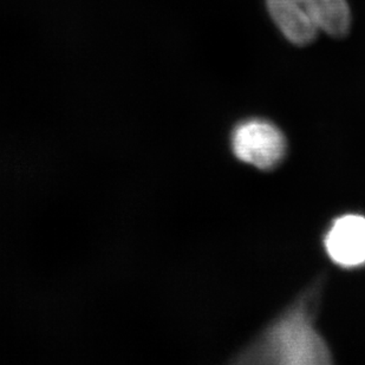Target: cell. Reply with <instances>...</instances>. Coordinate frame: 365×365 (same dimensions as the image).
<instances>
[{
	"instance_id": "6da1fadb",
	"label": "cell",
	"mask_w": 365,
	"mask_h": 365,
	"mask_svg": "<svg viewBox=\"0 0 365 365\" xmlns=\"http://www.w3.org/2000/svg\"><path fill=\"white\" fill-rule=\"evenodd\" d=\"M322 286L307 289L239 355L245 364H329L330 349L314 327Z\"/></svg>"
},
{
	"instance_id": "7a4b0ae2",
	"label": "cell",
	"mask_w": 365,
	"mask_h": 365,
	"mask_svg": "<svg viewBox=\"0 0 365 365\" xmlns=\"http://www.w3.org/2000/svg\"><path fill=\"white\" fill-rule=\"evenodd\" d=\"M232 149L242 163L267 170L277 167L285 158V136L272 122L251 118L235 127Z\"/></svg>"
},
{
	"instance_id": "3957f363",
	"label": "cell",
	"mask_w": 365,
	"mask_h": 365,
	"mask_svg": "<svg viewBox=\"0 0 365 365\" xmlns=\"http://www.w3.org/2000/svg\"><path fill=\"white\" fill-rule=\"evenodd\" d=\"M332 262L346 269L365 264V217L346 214L331 225L324 239Z\"/></svg>"
},
{
	"instance_id": "277c9868",
	"label": "cell",
	"mask_w": 365,
	"mask_h": 365,
	"mask_svg": "<svg viewBox=\"0 0 365 365\" xmlns=\"http://www.w3.org/2000/svg\"><path fill=\"white\" fill-rule=\"evenodd\" d=\"M269 16L287 41L305 46L317 37V26L307 16L302 0H266Z\"/></svg>"
},
{
	"instance_id": "5b68a950",
	"label": "cell",
	"mask_w": 365,
	"mask_h": 365,
	"mask_svg": "<svg viewBox=\"0 0 365 365\" xmlns=\"http://www.w3.org/2000/svg\"><path fill=\"white\" fill-rule=\"evenodd\" d=\"M311 21L319 31L332 37L348 35L351 12L346 0H302Z\"/></svg>"
}]
</instances>
